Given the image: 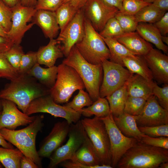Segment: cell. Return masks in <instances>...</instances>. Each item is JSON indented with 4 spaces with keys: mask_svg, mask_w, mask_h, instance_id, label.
Returning <instances> with one entry per match:
<instances>
[{
    "mask_svg": "<svg viewBox=\"0 0 168 168\" xmlns=\"http://www.w3.org/2000/svg\"><path fill=\"white\" fill-rule=\"evenodd\" d=\"M24 53L20 44H14L4 54L8 60L18 73L21 59Z\"/></svg>",
    "mask_w": 168,
    "mask_h": 168,
    "instance_id": "74e56055",
    "label": "cell"
},
{
    "mask_svg": "<svg viewBox=\"0 0 168 168\" xmlns=\"http://www.w3.org/2000/svg\"><path fill=\"white\" fill-rule=\"evenodd\" d=\"M0 77H2L0 75Z\"/></svg>",
    "mask_w": 168,
    "mask_h": 168,
    "instance_id": "03108f58",
    "label": "cell"
},
{
    "mask_svg": "<svg viewBox=\"0 0 168 168\" xmlns=\"http://www.w3.org/2000/svg\"><path fill=\"white\" fill-rule=\"evenodd\" d=\"M146 41L153 44L159 49L167 54L168 46L161 40V35L153 23H138L136 30Z\"/></svg>",
    "mask_w": 168,
    "mask_h": 168,
    "instance_id": "d4e9b609",
    "label": "cell"
},
{
    "mask_svg": "<svg viewBox=\"0 0 168 168\" xmlns=\"http://www.w3.org/2000/svg\"><path fill=\"white\" fill-rule=\"evenodd\" d=\"M38 113H47L55 117L64 118L70 124L76 123L80 120L82 115L79 112L56 103L50 94L32 101L26 114L30 115Z\"/></svg>",
    "mask_w": 168,
    "mask_h": 168,
    "instance_id": "30bf717a",
    "label": "cell"
},
{
    "mask_svg": "<svg viewBox=\"0 0 168 168\" xmlns=\"http://www.w3.org/2000/svg\"><path fill=\"white\" fill-rule=\"evenodd\" d=\"M0 75L2 77L13 80L19 75L11 65L4 53H0Z\"/></svg>",
    "mask_w": 168,
    "mask_h": 168,
    "instance_id": "ab89813d",
    "label": "cell"
},
{
    "mask_svg": "<svg viewBox=\"0 0 168 168\" xmlns=\"http://www.w3.org/2000/svg\"><path fill=\"white\" fill-rule=\"evenodd\" d=\"M63 0H37L35 8L55 12L63 3Z\"/></svg>",
    "mask_w": 168,
    "mask_h": 168,
    "instance_id": "bcb514c9",
    "label": "cell"
},
{
    "mask_svg": "<svg viewBox=\"0 0 168 168\" xmlns=\"http://www.w3.org/2000/svg\"><path fill=\"white\" fill-rule=\"evenodd\" d=\"M116 125L121 133L128 137L133 138L140 142L143 134L137 125L136 116L124 112L117 117L113 116Z\"/></svg>",
    "mask_w": 168,
    "mask_h": 168,
    "instance_id": "cb8c5ba5",
    "label": "cell"
},
{
    "mask_svg": "<svg viewBox=\"0 0 168 168\" xmlns=\"http://www.w3.org/2000/svg\"><path fill=\"white\" fill-rule=\"evenodd\" d=\"M32 20L41 28L46 37L54 39L58 35L60 28L55 12L37 10Z\"/></svg>",
    "mask_w": 168,
    "mask_h": 168,
    "instance_id": "d6986e66",
    "label": "cell"
},
{
    "mask_svg": "<svg viewBox=\"0 0 168 168\" xmlns=\"http://www.w3.org/2000/svg\"><path fill=\"white\" fill-rule=\"evenodd\" d=\"M2 111L0 112V115L1 114Z\"/></svg>",
    "mask_w": 168,
    "mask_h": 168,
    "instance_id": "e7e4bbea",
    "label": "cell"
},
{
    "mask_svg": "<svg viewBox=\"0 0 168 168\" xmlns=\"http://www.w3.org/2000/svg\"><path fill=\"white\" fill-rule=\"evenodd\" d=\"M143 0L148 3H151L156 0Z\"/></svg>",
    "mask_w": 168,
    "mask_h": 168,
    "instance_id": "94428289",
    "label": "cell"
},
{
    "mask_svg": "<svg viewBox=\"0 0 168 168\" xmlns=\"http://www.w3.org/2000/svg\"><path fill=\"white\" fill-rule=\"evenodd\" d=\"M43 119V115H37L33 122L24 128L15 130L2 128L0 130L5 140L15 146L39 168L42 167V164L36 150L35 142L37 135L44 125Z\"/></svg>",
    "mask_w": 168,
    "mask_h": 168,
    "instance_id": "3957f363",
    "label": "cell"
},
{
    "mask_svg": "<svg viewBox=\"0 0 168 168\" xmlns=\"http://www.w3.org/2000/svg\"><path fill=\"white\" fill-rule=\"evenodd\" d=\"M81 8L85 17L99 33L108 21L114 17L119 11L103 0H88Z\"/></svg>",
    "mask_w": 168,
    "mask_h": 168,
    "instance_id": "7c38bea8",
    "label": "cell"
},
{
    "mask_svg": "<svg viewBox=\"0 0 168 168\" xmlns=\"http://www.w3.org/2000/svg\"><path fill=\"white\" fill-rule=\"evenodd\" d=\"M153 24L162 35H166L168 33V12H166L159 21Z\"/></svg>",
    "mask_w": 168,
    "mask_h": 168,
    "instance_id": "7dc6e473",
    "label": "cell"
},
{
    "mask_svg": "<svg viewBox=\"0 0 168 168\" xmlns=\"http://www.w3.org/2000/svg\"><path fill=\"white\" fill-rule=\"evenodd\" d=\"M60 44L56 39H51L47 45L40 47L36 52L37 63L48 67L54 66L57 60L64 56Z\"/></svg>",
    "mask_w": 168,
    "mask_h": 168,
    "instance_id": "603a6c76",
    "label": "cell"
},
{
    "mask_svg": "<svg viewBox=\"0 0 168 168\" xmlns=\"http://www.w3.org/2000/svg\"><path fill=\"white\" fill-rule=\"evenodd\" d=\"M150 4L143 0H124L121 12L126 14L134 15L144 7Z\"/></svg>",
    "mask_w": 168,
    "mask_h": 168,
    "instance_id": "60d3db41",
    "label": "cell"
},
{
    "mask_svg": "<svg viewBox=\"0 0 168 168\" xmlns=\"http://www.w3.org/2000/svg\"><path fill=\"white\" fill-rule=\"evenodd\" d=\"M101 165L111 166L110 144L105 124L100 118H85L81 120Z\"/></svg>",
    "mask_w": 168,
    "mask_h": 168,
    "instance_id": "52a82bcc",
    "label": "cell"
},
{
    "mask_svg": "<svg viewBox=\"0 0 168 168\" xmlns=\"http://www.w3.org/2000/svg\"><path fill=\"white\" fill-rule=\"evenodd\" d=\"M70 124L66 120L58 121L54 124L37 151L40 157L49 158L54 152L60 147L68 135Z\"/></svg>",
    "mask_w": 168,
    "mask_h": 168,
    "instance_id": "e0dca14e",
    "label": "cell"
},
{
    "mask_svg": "<svg viewBox=\"0 0 168 168\" xmlns=\"http://www.w3.org/2000/svg\"><path fill=\"white\" fill-rule=\"evenodd\" d=\"M155 82H149L142 77L133 74L126 82L128 95L147 100L153 95L152 88Z\"/></svg>",
    "mask_w": 168,
    "mask_h": 168,
    "instance_id": "7402d4cb",
    "label": "cell"
},
{
    "mask_svg": "<svg viewBox=\"0 0 168 168\" xmlns=\"http://www.w3.org/2000/svg\"><path fill=\"white\" fill-rule=\"evenodd\" d=\"M14 44L9 39L0 36V53H4Z\"/></svg>",
    "mask_w": 168,
    "mask_h": 168,
    "instance_id": "681fc988",
    "label": "cell"
},
{
    "mask_svg": "<svg viewBox=\"0 0 168 168\" xmlns=\"http://www.w3.org/2000/svg\"><path fill=\"white\" fill-rule=\"evenodd\" d=\"M85 17L82 8L79 9L65 27L60 31L56 39L60 43L64 55L67 57L72 47L82 38L85 31Z\"/></svg>",
    "mask_w": 168,
    "mask_h": 168,
    "instance_id": "5bb4252c",
    "label": "cell"
},
{
    "mask_svg": "<svg viewBox=\"0 0 168 168\" xmlns=\"http://www.w3.org/2000/svg\"><path fill=\"white\" fill-rule=\"evenodd\" d=\"M93 102L88 93L84 91L83 89H80L72 100L66 103L64 105L76 111L80 112L81 110L84 107L90 106Z\"/></svg>",
    "mask_w": 168,
    "mask_h": 168,
    "instance_id": "836d02e7",
    "label": "cell"
},
{
    "mask_svg": "<svg viewBox=\"0 0 168 168\" xmlns=\"http://www.w3.org/2000/svg\"><path fill=\"white\" fill-rule=\"evenodd\" d=\"M104 123L110 142L111 166L116 167L119 161L130 148L138 142L124 135L115 124L112 114L100 118Z\"/></svg>",
    "mask_w": 168,
    "mask_h": 168,
    "instance_id": "9c48e42d",
    "label": "cell"
},
{
    "mask_svg": "<svg viewBox=\"0 0 168 168\" xmlns=\"http://www.w3.org/2000/svg\"><path fill=\"white\" fill-rule=\"evenodd\" d=\"M21 168H38L39 166L32 160L24 155L20 161Z\"/></svg>",
    "mask_w": 168,
    "mask_h": 168,
    "instance_id": "c3c4849f",
    "label": "cell"
},
{
    "mask_svg": "<svg viewBox=\"0 0 168 168\" xmlns=\"http://www.w3.org/2000/svg\"><path fill=\"white\" fill-rule=\"evenodd\" d=\"M161 40L162 42L168 45V36L166 35L161 36Z\"/></svg>",
    "mask_w": 168,
    "mask_h": 168,
    "instance_id": "680465c9",
    "label": "cell"
},
{
    "mask_svg": "<svg viewBox=\"0 0 168 168\" xmlns=\"http://www.w3.org/2000/svg\"><path fill=\"white\" fill-rule=\"evenodd\" d=\"M102 38L110 50V61L124 67L122 60L123 57H135L137 55L128 49L115 39L112 38Z\"/></svg>",
    "mask_w": 168,
    "mask_h": 168,
    "instance_id": "f1b7e54d",
    "label": "cell"
},
{
    "mask_svg": "<svg viewBox=\"0 0 168 168\" xmlns=\"http://www.w3.org/2000/svg\"><path fill=\"white\" fill-rule=\"evenodd\" d=\"M62 63L77 71L93 102L100 97L99 91L103 72L102 64L94 65L89 63L82 56L75 45Z\"/></svg>",
    "mask_w": 168,
    "mask_h": 168,
    "instance_id": "277c9868",
    "label": "cell"
},
{
    "mask_svg": "<svg viewBox=\"0 0 168 168\" xmlns=\"http://www.w3.org/2000/svg\"><path fill=\"white\" fill-rule=\"evenodd\" d=\"M58 70V66L54 65L44 68L37 63L26 74L34 77L40 83L50 89L55 84Z\"/></svg>",
    "mask_w": 168,
    "mask_h": 168,
    "instance_id": "484cf974",
    "label": "cell"
},
{
    "mask_svg": "<svg viewBox=\"0 0 168 168\" xmlns=\"http://www.w3.org/2000/svg\"><path fill=\"white\" fill-rule=\"evenodd\" d=\"M140 142L152 146L168 149V137H154L143 134Z\"/></svg>",
    "mask_w": 168,
    "mask_h": 168,
    "instance_id": "f6af8a7d",
    "label": "cell"
},
{
    "mask_svg": "<svg viewBox=\"0 0 168 168\" xmlns=\"http://www.w3.org/2000/svg\"><path fill=\"white\" fill-rule=\"evenodd\" d=\"M12 23L7 32L8 38L14 44H20L25 33L34 24L28 23L31 20L37 10L35 8L20 4L12 8Z\"/></svg>",
    "mask_w": 168,
    "mask_h": 168,
    "instance_id": "4fadbf2b",
    "label": "cell"
},
{
    "mask_svg": "<svg viewBox=\"0 0 168 168\" xmlns=\"http://www.w3.org/2000/svg\"><path fill=\"white\" fill-rule=\"evenodd\" d=\"M12 8L0 0V24L8 32L12 23Z\"/></svg>",
    "mask_w": 168,
    "mask_h": 168,
    "instance_id": "ee69618b",
    "label": "cell"
},
{
    "mask_svg": "<svg viewBox=\"0 0 168 168\" xmlns=\"http://www.w3.org/2000/svg\"><path fill=\"white\" fill-rule=\"evenodd\" d=\"M124 33L119 22L114 17L110 19L103 29L99 33L100 36L104 38H113Z\"/></svg>",
    "mask_w": 168,
    "mask_h": 168,
    "instance_id": "8d00e7d4",
    "label": "cell"
},
{
    "mask_svg": "<svg viewBox=\"0 0 168 168\" xmlns=\"http://www.w3.org/2000/svg\"><path fill=\"white\" fill-rule=\"evenodd\" d=\"M7 6L13 8L17 5L21 4V0H1Z\"/></svg>",
    "mask_w": 168,
    "mask_h": 168,
    "instance_id": "db71d44e",
    "label": "cell"
},
{
    "mask_svg": "<svg viewBox=\"0 0 168 168\" xmlns=\"http://www.w3.org/2000/svg\"><path fill=\"white\" fill-rule=\"evenodd\" d=\"M102 65L104 75L100 96L105 97L123 86L133 74L122 65L105 59Z\"/></svg>",
    "mask_w": 168,
    "mask_h": 168,
    "instance_id": "8fae6325",
    "label": "cell"
},
{
    "mask_svg": "<svg viewBox=\"0 0 168 168\" xmlns=\"http://www.w3.org/2000/svg\"><path fill=\"white\" fill-rule=\"evenodd\" d=\"M122 60L124 67L131 73L138 74L149 82H154L152 73L143 56L123 57Z\"/></svg>",
    "mask_w": 168,
    "mask_h": 168,
    "instance_id": "4316f807",
    "label": "cell"
},
{
    "mask_svg": "<svg viewBox=\"0 0 168 168\" xmlns=\"http://www.w3.org/2000/svg\"><path fill=\"white\" fill-rule=\"evenodd\" d=\"M2 109L0 115V127L15 130L21 126H26L32 123L36 116H30L21 111L13 102L1 99Z\"/></svg>",
    "mask_w": 168,
    "mask_h": 168,
    "instance_id": "2e32d148",
    "label": "cell"
},
{
    "mask_svg": "<svg viewBox=\"0 0 168 168\" xmlns=\"http://www.w3.org/2000/svg\"><path fill=\"white\" fill-rule=\"evenodd\" d=\"M72 160L77 161L90 168H112L101 165L100 159L88 137L76 152Z\"/></svg>",
    "mask_w": 168,
    "mask_h": 168,
    "instance_id": "44dd1931",
    "label": "cell"
},
{
    "mask_svg": "<svg viewBox=\"0 0 168 168\" xmlns=\"http://www.w3.org/2000/svg\"><path fill=\"white\" fill-rule=\"evenodd\" d=\"M114 17L117 20L124 33L136 30L138 23L134 15L126 14L119 11Z\"/></svg>",
    "mask_w": 168,
    "mask_h": 168,
    "instance_id": "d590c367",
    "label": "cell"
},
{
    "mask_svg": "<svg viewBox=\"0 0 168 168\" xmlns=\"http://www.w3.org/2000/svg\"><path fill=\"white\" fill-rule=\"evenodd\" d=\"M168 162L167 149L138 142L122 157L116 167L119 168H157Z\"/></svg>",
    "mask_w": 168,
    "mask_h": 168,
    "instance_id": "7a4b0ae2",
    "label": "cell"
},
{
    "mask_svg": "<svg viewBox=\"0 0 168 168\" xmlns=\"http://www.w3.org/2000/svg\"><path fill=\"white\" fill-rule=\"evenodd\" d=\"M37 63L36 52H29L22 55L18 73L19 75L26 74Z\"/></svg>",
    "mask_w": 168,
    "mask_h": 168,
    "instance_id": "f35d334b",
    "label": "cell"
},
{
    "mask_svg": "<svg viewBox=\"0 0 168 168\" xmlns=\"http://www.w3.org/2000/svg\"><path fill=\"white\" fill-rule=\"evenodd\" d=\"M159 168H168V162H166L161 163L159 166Z\"/></svg>",
    "mask_w": 168,
    "mask_h": 168,
    "instance_id": "91938a15",
    "label": "cell"
},
{
    "mask_svg": "<svg viewBox=\"0 0 168 168\" xmlns=\"http://www.w3.org/2000/svg\"><path fill=\"white\" fill-rule=\"evenodd\" d=\"M109 5L117 8L119 11H122V2L124 0H103Z\"/></svg>",
    "mask_w": 168,
    "mask_h": 168,
    "instance_id": "f5cc1de1",
    "label": "cell"
},
{
    "mask_svg": "<svg viewBox=\"0 0 168 168\" xmlns=\"http://www.w3.org/2000/svg\"><path fill=\"white\" fill-rule=\"evenodd\" d=\"M78 10L69 2L63 3L55 12L57 21L61 31L73 18Z\"/></svg>",
    "mask_w": 168,
    "mask_h": 168,
    "instance_id": "d6a6232c",
    "label": "cell"
},
{
    "mask_svg": "<svg viewBox=\"0 0 168 168\" xmlns=\"http://www.w3.org/2000/svg\"><path fill=\"white\" fill-rule=\"evenodd\" d=\"M80 113L86 118L93 115L98 118L107 116L110 113V107L108 102L105 97H99L90 106L83 108Z\"/></svg>",
    "mask_w": 168,
    "mask_h": 168,
    "instance_id": "f546056e",
    "label": "cell"
},
{
    "mask_svg": "<svg viewBox=\"0 0 168 168\" xmlns=\"http://www.w3.org/2000/svg\"><path fill=\"white\" fill-rule=\"evenodd\" d=\"M113 38L136 55L144 56L153 48L137 31L124 33Z\"/></svg>",
    "mask_w": 168,
    "mask_h": 168,
    "instance_id": "ffe728a7",
    "label": "cell"
},
{
    "mask_svg": "<svg viewBox=\"0 0 168 168\" xmlns=\"http://www.w3.org/2000/svg\"><path fill=\"white\" fill-rule=\"evenodd\" d=\"M155 80L159 84H168V57L152 48L143 56Z\"/></svg>",
    "mask_w": 168,
    "mask_h": 168,
    "instance_id": "ac0fdd59",
    "label": "cell"
},
{
    "mask_svg": "<svg viewBox=\"0 0 168 168\" xmlns=\"http://www.w3.org/2000/svg\"><path fill=\"white\" fill-rule=\"evenodd\" d=\"M74 124H70L66 143L56 149L50 156L48 168H54L65 160H72L77 151L88 137L81 120Z\"/></svg>",
    "mask_w": 168,
    "mask_h": 168,
    "instance_id": "ba28073f",
    "label": "cell"
},
{
    "mask_svg": "<svg viewBox=\"0 0 168 168\" xmlns=\"http://www.w3.org/2000/svg\"><path fill=\"white\" fill-rule=\"evenodd\" d=\"M152 3L161 10L166 12L168 10V0H156Z\"/></svg>",
    "mask_w": 168,
    "mask_h": 168,
    "instance_id": "f907efd6",
    "label": "cell"
},
{
    "mask_svg": "<svg viewBox=\"0 0 168 168\" xmlns=\"http://www.w3.org/2000/svg\"><path fill=\"white\" fill-rule=\"evenodd\" d=\"M0 36L8 38L7 32L0 24Z\"/></svg>",
    "mask_w": 168,
    "mask_h": 168,
    "instance_id": "6f0895ef",
    "label": "cell"
},
{
    "mask_svg": "<svg viewBox=\"0 0 168 168\" xmlns=\"http://www.w3.org/2000/svg\"><path fill=\"white\" fill-rule=\"evenodd\" d=\"M88 0H63V3L69 2L76 9L82 8Z\"/></svg>",
    "mask_w": 168,
    "mask_h": 168,
    "instance_id": "816d5d0a",
    "label": "cell"
},
{
    "mask_svg": "<svg viewBox=\"0 0 168 168\" xmlns=\"http://www.w3.org/2000/svg\"><path fill=\"white\" fill-rule=\"evenodd\" d=\"M23 154L17 148L0 147V162L6 168H20V161Z\"/></svg>",
    "mask_w": 168,
    "mask_h": 168,
    "instance_id": "4dcf8cb0",
    "label": "cell"
},
{
    "mask_svg": "<svg viewBox=\"0 0 168 168\" xmlns=\"http://www.w3.org/2000/svg\"><path fill=\"white\" fill-rule=\"evenodd\" d=\"M2 106L1 99L0 98V112L2 111Z\"/></svg>",
    "mask_w": 168,
    "mask_h": 168,
    "instance_id": "6125c7cd",
    "label": "cell"
},
{
    "mask_svg": "<svg viewBox=\"0 0 168 168\" xmlns=\"http://www.w3.org/2000/svg\"><path fill=\"white\" fill-rule=\"evenodd\" d=\"M37 0H21V5L26 7H35Z\"/></svg>",
    "mask_w": 168,
    "mask_h": 168,
    "instance_id": "9f6ffc18",
    "label": "cell"
},
{
    "mask_svg": "<svg viewBox=\"0 0 168 168\" xmlns=\"http://www.w3.org/2000/svg\"><path fill=\"white\" fill-rule=\"evenodd\" d=\"M146 100L142 98L128 96L124 112L132 115H138L142 112Z\"/></svg>",
    "mask_w": 168,
    "mask_h": 168,
    "instance_id": "e575fe53",
    "label": "cell"
},
{
    "mask_svg": "<svg viewBox=\"0 0 168 168\" xmlns=\"http://www.w3.org/2000/svg\"><path fill=\"white\" fill-rule=\"evenodd\" d=\"M3 166L0 162V168H2L3 167Z\"/></svg>",
    "mask_w": 168,
    "mask_h": 168,
    "instance_id": "be15d7a7",
    "label": "cell"
},
{
    "mask_svg": "<svg viewBox=\"0 0 168 168\" xmlns=\"http://www.w3.org/2000/svg\"><path fill=\"white\" fill-rule=\"evenodd\" d=\"M128 96L126 82L121 87L105 97L109 103L110 112L113 116L117 117L124 112Z\"/></svg>",
    "mask_w": 168,
    "mask_h": 168,
    "instance_id": "83f0119b",
    "label": "cell"
},
{
    "mask_svg": "<svg viewBox=\"0 0 168 168\" xmlns=\"http://www.w3.org/2000/svg\"><path fill=\"white\" fill-rule=\"evenodd\" d=\"M84 27L82 38L75 45L83 57L89 63L94 65L101 64L103 60L110 58L109 49L99 33L85 17Z\"/></svg>",
    "mask_w": 168,
    "mask_h": 168,
    "instance_id": "5b68a950",
    "label": "cell"
},
{
    "mask_svg": "<svg viewBox=\"0 0 168 168\" xmlns=\"http://www.w3.org/2000/svg\"><path fill=\"white\" fill-rule=\"evenodd\" d=\"M166 12L151 3L141 9L134 16L138 23H154L159 21Z\"/></svg>",
    "mask_w": 168,
    "mask_h": 168,
    "instance_id": "1f68e13d",
    "label": "cell"
},
{
    "mask_svg": "<svg viewBox=\"0 0 168 168\" xmlns=\"http://www.w3.org/2000/svg\"><path fill=\"white\" fill-rule=\"evenodd\" d=\"M50 94V89L40 83L35 78L27 74L19 75L11 80L0 91V98L14 103L26 113L32 101Z\"/></svg>",
    "mask_w": 168,
    "mask_h": 168,
    "instance_id": "6da1fadb",
    "label": "cell"
},
{
    "mask_svg": "<svg viewBox=\"0 0 168 168\" xmlns=\"http://www.w3.org/2000/svg\"><path fill=\"white\" fill-rule=\"evenodd\" d=\"M143 133L154 137H168V124L152 126L138 127Z\"/></svg>",
    "mask_w": 168,
    "mask_h": 168,
    "instance_id": "b9f144b4",
    "label": "cell"
},
{
    "mask_svg": "<svg viewBox=\"0 0 168 168\" xmlns=\"http://www.w3.org/2000/svg\"><path fill=\"white\" fill-rule=\"evenodd\" d=\"M1 128L0 127V146L5 148H13V146L10 142H7L3 137L0 132Z\"/></svg>",
    "mask_w": 168,
    "mask_h": 168,
    "instance_id": "11a10c76",
    "label": "cell"
},
{
    "mask_svg": "<svg viewBox=\"0 0 168 168\" xmlns=\"http://www.w3.org/2000/svg\"><path fill=\"white\" fill-rule=\"evenodd\" d=\"M136 122L141 126H152L168 124V110L159 104L153 95L146 100L140 114L136 116Z\"/></svg>",
    "mask_w": 168,
    "mask_h": 168,
    "instance_id": "9a60e30c",
    "label": "cell"
},
{
    "mask_svg": "<svg viewBox=\"0 0 168 168\" xmlns=\"http://www.w3.org/2000/svg\"><path fill=\"white\" fill-rule=\"evenodd\" d=\"M55 84L50 89V95L58 104L68 102L73 93L85 88L83 82L72 67L62 63L58 65Z\"/></svg>",
    "mask_w": 168,
    "mask_h": 168,
    "instance_id": "8992f818",
    "label": "cell"
},
{
    "mask_svg": "<svg viewBox=\"0 0 168 168\" xmlns=\"http://www.w3.org/2000/svg\"><path fill=\"white\" fill-rule=\"evenodd\" d=\"M152 94L155 96L160 105L168 110V84H164L162 87L159 86L155 82L153 86Z\"/></svg>",
    "mask_w": 168,
    "mask_h": 168,
    "instance_id": "7bdbcfd3",
    "label": "cell"
}]
</instances>
